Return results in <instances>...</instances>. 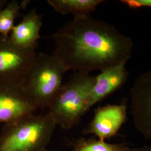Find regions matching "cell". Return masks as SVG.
<instances>
[{"instance_id":"5bb4252c","label":"cell","mask_w":151,"mask_h":151,"mask_svg":"<svg viewBox=\"0 0 151 151\" xmlns=\"http://www.w3.org/2000/svg\"><path fill=\"white\" fill-rule=\"evenodd\" d=\"M121 2L132 9L151 7V0H122Z\"/></svg>"},{"instance_id":"9a60e30c","label":"cell","mask_w":151,"mask_h":151,"mask_svg":"<svg viewBox=\"0 0 151 151\" xmlns=\"http://www.w3.org/2000/svg\"><path fill=\"white\" fill-rule=\"evenodd\" d=\"M130 151H151V146H144L135 148H131Z\"/></svg>"},{"instance_id":"7c38bea8","label":"cell","mask_w":151,"mask_h":151,"mask_svg":"<svg viewBox=\"0 0 151 151\" xmlns=\"http://www.w3.org/2000/svg\"><path fill=\"white\" fill-rule=\"evenodd\" d=\"M19 2L17 0L8 2L6 5L0 10V35L9 37L14 27V22L19 15L22 8H24L29 1Z\"/></svg>"},{"instance_id":"30bf717a","label":"cell","mask_w":151,"mask_h":151,"mask_svg":"<svg viewBox=\"0 0 151 151\" xmlns=\"http://www.w3.org/2000/svg\"><path fill=\"white\" fill-rule=\"evenodd\" d=\"M43 25L42 16L32 10L23 17L22 22L14 26L9 36L12 43L19 48L35 50L40 39Z\"/></svg>"},{"instance_id":"e0dca14e","label":"cell","mask_w":151,"mask_h":151,"mask_svg":"<svg viewBox=\"0 0 151 151\" xmlns=\"http://www.w3.org/2000/svg\"><path fill=\"white\" fill-rule=\"evenodd\" d=\"M49 151V150H47H47H45V151Z\"/></svg>"},{"instance_id":"277c9868","label":"cell","mask_w":151,"mask_h":151,"mask_svg":"<svg viewBox=\"0 0 151 151\" xmlns=\"http://www.w3.org/2000/svg\"><path fill=\"white\" fill-rule=\"evenodd\" d=\"M95 82V77L77 72L70 81L63 85L48 108V112L57 125L67 130L78 123L86 113L87 100Z\"/></svg>"},{"instance_id":"9c48e42d","label":"cell","mask_w":151,"mask_h":151,"mask_svg":"<svg viewBox=\"0 0 151 151\" xmlns=\"http://www.w3.org/2000/svg\"><path fill=\"white\" fill-rule=\"evenodd\" d=\"M125 65H121L103 70L95 77V82L87 98L85 111L96 103L122 86L127 80L128 72Z\"/></svg>"},{"instance_id":"ba28073f","label":"cell","mask_w":151,"mask_h":151,"mask_svg":"<svg viewBox=\"0 0 151 151\" xmlns=\"http://www.w3.org/2000/svg\"><path fill=\"white\" fill-rule=\"evenodd\" d=\"M38 108L22 86H0V124L34 114Z\"/></svg>"},{"instance_id":"5b68a950","label":"cell","mask_w":151,"mask_h":151,"mask_svg":"<svg viewBox=\"0 0 151 151\" xmlns=\"http://www.w3.org/2000/svg\"><path fill=\"white\" fill-rule=\"evenodd\" d=\"M36 55L35 50L19 48L0 35V86H22Z\"/></svg>"},{"instance_id":"6da1fadb","label":"cell","mask_w":151,"mask_h":151,"mask_svg":"<svg viewBox=\"0 0 151 151\" xmlns=\"http://www.w3.org/2000/svg\"><path fill=\"white\" fill-rule=\"evenodd\" d=\"M53 55L67 70L89 73L125 65L133 43L112 25L90 15L75 16L52 35Z\"/></svg>"},{"instance_id":"8fae6325","label":"cell","mask_w":151,"mask_h":151,"mask_svg":"<svg viewBox=\"0 0 151 151\" xmlns=\"http://www.w3.org/2000/svg\"><path fill=\"white\" fill-rule=\"evenodd\" d=\"M102 0H48L47 3L55 11L63 15L75 16L90 15Z\"/></svg>"},{"instance_id":"7a4b0ae2","label":"cell","mask_w":151,"mask_h":151,"mask_svg":"<svg viewBox=\"0 0 151 151\" xmlns=\"http://www.w3.org/2000/svg\"><path fill=\"white\" fill-rule=\"evenodd\" d=\"M51 114H32L4 124L0 133V151H44L56 127Z\"/></svg>"},{"instance_id":"2e32d148","label":"cell","mask_w":151,"mask_h":151,"mask_svg":"<svg viewBox=\"0 0 151 151\" xmlns=\"http://www.w3.org/2000/svg\"><path fill=\"white\" fill-rule=\"evenodd\" d=\"M8 2L9 1L7 0H0V10L4 8L8 3Z\"/></svg>"},{"instance_id":"8992f818","label":"cell","mask_w":151,"mask_h":151,"mask_svg":"<svg viewBox=\"0 0 151 151\" xmlns=\"http://www.w3.org/2000/svg\"><path fill=\"white\" fill-rule=\"evenodd\" d=\"M131 114L141 135L151 140V68L140 75L130 89Z\"/></svg>"},{"instance_id":"52a82bcc","label":"cell","mask_w":151,"mask_h":151,"mask_svg":"<svg viewBox=\"0 0 151 151\" xmlns=\"http://www.w3.org/2000/svg\"><path fill=\"white\" fill-rule=\"evenodd\" d=\"M127 110V105L124 103L97 108L95 110L93 119L86 129V133L101 140L112 138L125 123Z\"/></svg>"},{"instance_id":"3957f363","label":"cell","mask_w":151,"mask_h":151,"mask_svg":"<svg viewBox=\"0 0 151 151\" xmlns=\"http://www.w3.org/2000/svg\"><path fill=\"white\" fill-rule=\"evenodd\" d=\"M67 72L53 55L37 54L22 87L38 108H48L63 86Z\"/></svg>"},{"instance_id":"4fadbf2b","label":"cell","mask_w":151,"mask_h":151,"mask_svg":"<svg viewBox=\"0 0 151 151\" xmlns=\"http://www.w3.org/2000/svg\"><path fill=\"white\" fill-rule=\"evenodd\" d=\"M124 144H112L100 139L79 138L75 140L71 151H130Z\"/></svg>"}]
</instances>
